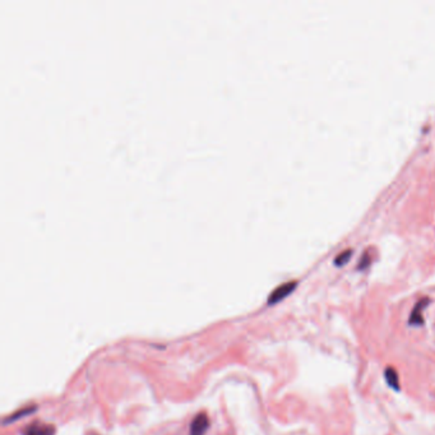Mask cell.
<instances>
[{
	"mask_svg": "<svg viewBox=\"0 0 435 435\" xmlns=\"http://www.w3.org/2000/svg\"><path fill=\"white\" fill-rule=\"evenodd\" d=\"M296 285H297L296 281H289L279 285V286L276 287V289L272 291V294L269 295L268 304L273 305V304H277V302H279L281 300H284L285 297L289 296V295L294 291Z\"/></svg>",
	"mask_w": 435,
	"mask_h": 435,
	"instance_id": "6da1fadb",
	"label": "cell"
},
{
	"mask_svg": "<svg viewBox=\"0 0 435 435\" xmlns=\"http://www.w3.org/2000/svg\"><path fill=\"white\" fill-rule=\"evenodd\" d=\"M430 299L429 297H424V299L419 300V301L416 302V305L414 306V309H412L411 315H410L408 318V324L410 325H415V327H420V325H422L425 323L424 317H422L421 312L425 309V308L429 305Z\"/></svg>",
	"mask_w": 435,
	"mask_h": 435,
	"instance_id": "7a4b0ae2",
	"label": "cell"
},
{
	"mask_svg": "<svg viewBox=\"0 0 435 435\" xmlns=\"http://www.w3.org/2000/svg\"><path fill=\"white\" fill-rule=\"evenodd\" d=\"M208 426H210V419H208L207 414L204 412H200L197 416L193 419L192 424H190V435H204V432L207 431Z\"/></svg>",
	"mask_w": 435,
	"mask_h": 435,
	"instance_id": "3957f363",
	"label": "cell"
},
{
	"mask_svg": "<svg viewBox=\"0 0 435 435\" xmlns=\"http://www.w3.org/2000/svg\"><path fill=\"white\" fill-rule=\"evenodd\" d=\"M55 429L52 425H45L35 422L22 431V435H54Z\"/></svg>",
	"mask_w": 435,
	"mask_h": 435,
	"instance_id": "277c9868",
	"label": "cell"
},
{
	"mask_svg": "<svg viewBox=\"0 0 435 435\" xmlns=\"http://www.w3.org/2000/svg\"><path fill=\"white\" fill-rule=\"evenodd\" d=\"M384 379H386L387 384H388L392 389H394L396 392H399L401 387H399V379L396 369L387 368L386 370H384Z\"/></svg>",
	"mask_w": 435,
	"mask_h": 435,
	"instance_id": "5b68a950",
	"label": "cell"
},
{
	"mask_svg": "<svg viewBox=\"0 0 435 435\" xmlns=\"http://www.w3.org/2000/svg\"><path fill=\"white\" fill-rule=\"evenodd\" d=\"M351 254H352V249H346V250L341 251L335 258V263L337 264V266H342V264H345L346 262L350 259Z\"/></svg>",
	"mask_w": 435,
	"mask_h": 435,
	"instance_id": "8992f818",
	"label": "cell"
},
{
	"mask_svg": "<svg viewBox=\"0 0 435 435\" xmlns=\"http://www.w3.org/2000/svg\"><path fill=\"white\" fill-rule=\"evenodd\" d=\"M35 410H36L35 407H29V408H24V410H22V411L16 412V415H13V416H9L8 419L4 420V424H8V422H12V421H16V420H18L19 417L27 416V415H30L31 412H34Z\"/></svg>",
	"mask_w": 435,
	"mask_h": 435,
	"instance_id": "52a82bcc",
	"label": "cell"
},
{
	"mask_svg": "<svg viewBox=\"0 0 435 435\" xmlns=\"http://www.w3.org/2000/svg\"><path fill=\"white\" fill-rule=\"evenodd\" d=\"M370 263V258H369L368 254H364V257H361L360 262H359V268H361V267H366L368 264Z\"/></svg>",
	"mask_w": 435,
	"mask_h": 435,
	"instance_id": "ba28073f",
	"label": "cell"
}]
</instances>
